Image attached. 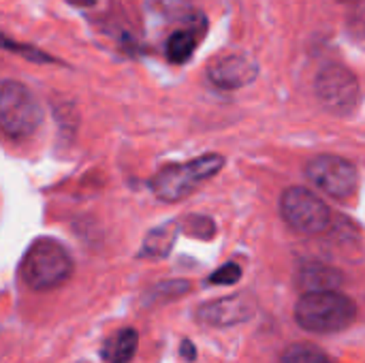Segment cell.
Returning a JSON list of instances; mask_svg holds the SVG:
<instances>
[{"mask_svg":"<svg viewBox=\"0 0 365 363\" xmlns=\"http://www.w3.org/2000/svg\"><path fill=\"white\" fill-rule=\"evenodd\" d=\"M190 285L186 280H169V282H160L156 285L152 291H150V300L154 304H163V302H169V300H175L184 293H188Z\"/></svg>","mask_w":365,"mask_h":363,"instance_id":"9a60e30c","label":"cell"},{"mask_svg":"<svg viewBox=\"0 0 365 363\" xmlns=\"http://www.w3.org/2000/svg\"><path fill=\"white\" fill-rule=\"evenodd\" d=\"M0 47H2V49H9V51H13V53H19V56L28 58V60L41 62V64H53V62H56V58L47 56L45 51H38V49H34L32 45L15 43V41L6 39V36H2V34H0Z\"/></svg>","mask_w":365,"mask_h":363,"instance_id":"2e32d148","label":"cell"},{"mask_svg":"<svg viewBox=\"0 0 365 363\" xmlns=\"http://www.w3.org/2000/svg\"><path fill=\"white\" fill-rule=\"evenodd\" d=\"M158 6H160V13L167 15L169 19H188L195 15L188 0H158Z\"/></svg>","mask_w":365,"mask_h":363,"instance_id":"e0dca14e","label":"cell"},{"mask_svg":"<svg viewBox=\"0 0 365 363\" xmlns=\"http://www.w3.org/2000/svg\"><path fill=\"white\" fill-rule=\"evenodd\" d=\"M175 235H178V223H169V225H163V227L150 231L148 237L143 240L141 255L143 257H160V259L167 257L169 250L173 248Z\"/></svg>","mask_w":365,"mask_h":363,"instance_id":"7c38bea8","label":"cell"},{"mask_svg":"<svg viewBox=\"0 0 365 363\" xmlns=\"http://www.w3.org/2000/svg\"><path fill=\"white\" fill-rule=\"evenodd\" d=\"M357 304L338 293H308L295 304V321L310 334H338L357 321Z\"/></svg>","mask_w":365,"mask_h":363,"instance_id":"6da1fadb","label":"cell"},{"mask_svg":"<svg viewBox=\"0 0 365 363\" xmlns=\"http://www.w3.org/2000/svg\"><path fill=\"white\" fill-rule=\"evenodd\" d=\"M314 90L321 105L336 116H351L361 101V90L355 73L342 64L325 66L317 77Z\"/></svg>","mask_w":365,"mask_h":363,"instance_id":"8992f818","label":"cell"},{"mask_svg":"<svg viewBox=\"0 0 365 363\" xmlns=\"http://www.w3.org/2000/svg\"><path fill=\"white\" fill-rule=\"evenodd\" d=\"M257 312V300L248 293H235L199 306L197 321L207 327H233L246 323Z\"/></svg>","mask_w":365,"mask_h":363,"instance_id":"ba28073f","label":"cell"},{"mask_svg":"<svg viewBox=\"0 0 365 363\" xmlns=\"http://www.w3.org/2000/svg\"><path fill=\"white\" fill-rule=\"evenodd\" d=\"M207 75L220 90H240L257 79L259 66L246 53H222L212 60Z\"/></svg>","mask_w":365,"mask_h":363,"instance_id":"9c48e42d","label":"cell"},{"mask_svg":"<svg viewBox=\"0 0 365 363\" xmlns=\"http://www.w3.org/2000/svg\"><path fill=\"white\" fill-rule=\"evenodd\" d=\"M139 347V334L130 327L120 329L103 347V359L107 363H130Z\"/></svg>","mask_w":365,"mask_h":363,"instance_id":"8fae6325","label":"cell"},{"mask_svg":"<svg viewBox=\"0 0 365 363\" xmlns=\"http://www.w3.org/2000/svg\"><path fill=\"white\" fill-rule=\"evenodd\" d=\"M242 278V267L237 263H227L210 276L212 285H235Z\"/></svg>","mask_w":365,"mask_h":363,"instance_id":"ac0fdd59","label":"cell"},{"mask_svg":"<svg viewBox=\"0 0 365 363\" xmlns=\"http://www.w3.org/2000/svg\"><path fill=\"white\" fill-rule=\"evenodd\" d=\"M73 274V259L66 248L49 237L36 240L24 255L21 278L32 291H51L62 287Z\"/></svg>","mask_w":365,"mask_h":363,"instance_id":"7a4b0ae2","label":"cell"},{"mask_svg":"<svg viewBox=\"0 0 365 363\" xmlns=\"http://www.w3.org/2000/svg\"><path fill=\"white\" fill-rule=\"evenodd\" d=\"M225 167V158L220 154H203L195 160L169 165L160 169L152 180V190L163 201H182L190 197L201 184L214 178Z\"/></svg>","mask_w":365,"mask_h":363,"instance_id":"3957f363","label":"cell"},{"mask_svg":"<svg viewBox=\"0 0 365 363\" xmlns=\"http://www.w3.org/2000/svg\"><path fill=\"white\" fill-rule=\"evenodd\" d=\"M197 49V36L192 30H178L167 41V58L173 64H184Z\"/></svg>","mask_w":365,"mask_h":363,"instance_id":"4fadbf2b","label":"cell"},{"mask_svg":"<svg viewBox=\"0 0 365 363\" xmlns=\"http://www.w3.org/2000/svg\"><path fill=\"white\" fill-rule=\"evenodd\" d=\"M344 278L338 270L325 265V263H308L302 267L297 285L304 291V295L308 293H329V291H338L342 287Z\"/></svg>","mask_w":365,"mask_h":363,"instance_id":"30bf717a","label":"cell"},{"mask_svg":"<svg viewBox=\"0 0 365 363\" xmlns=\"http://www.w3.org/2000/svg\"><path fill=\"white\" fill-rule=\"evenodd\" d=\"M43 120L36 96L19 81L0 83V131L11 139L30 137Z\"/></svg>","mask_w":365,"mask_h":363,"instance_id":"277c9868","label":"cell"},{"mask_svg":"<svg viewBox=\"0 0 365 363\" xmlns=\"http://www.w3.org/2000/svg\"><path fill=\"white\" fill-rule=\"evenodd\" d=\"M71 4H77V6H92L96 0H68Z\"/></svg>","mask_w":365,"mask_h":363,"instance_id":"d6986e66","label":"cell"},{"mask_svg":"<svg viewBox=\"0 0 365 363\" xmlns=\"http://www.w3.org/2000/svg\"><path fill=\"white\" fill-rule=\"evenodd\" d=\"M186 347H184V355H186V359H192L195 357V351L190 349V342H184Z\"/></svg>","mask_w":365,"mask_h":363,"instance_id":"ffe728a7","label":"cell"},{"mask_svg":"<svg viewBox=\"0 0 365 363\" xmlns=\"http://www.w3.org/2000/svg\"><path fill=\"white\" fill-rule=\"evenodd\" d=\"M280 214L284 223L302 235H321L329 229L331 212L327 203L308 188L293 186L280 197Z\"/></svg>","mask_w":365,"mask_h":363,"instance_id":"5b68a950","label":"cell"},{"mask_svg":"<svg viewBox=\"0 0 365 363\" xmlns=\"http://www.w3.org/2000/svg\"><path fill=\"white\" fill-rule=\"evenodd\" d=\"M280 363H331L329 357L314 344H295L291 347Z\"/></svg>","mask_w":365,"mask_h":363,"instance_id":"5bb4252c","label":"cell"},{"mask_svg":"<svg viewBox=\"0 0 365 363\" xmlns=\"http://www.w3.org/2000/svg\"><path fill=\"white\" fill-rule=\"evenodd\" d=\"M308 180L334 199H349L359 188V171L357 167L336 154L314 156L306 165Z\"/></svg>","mask_w":365,"mask_h":363,"instance_id":"52a82bcc","label":"cell"}]
</instances>
